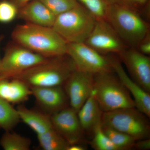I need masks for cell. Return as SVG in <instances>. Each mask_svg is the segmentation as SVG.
<instances>
[{"label": "cell", "instance_id": "ac0fdd59", "mask_svg": "<svg viewBox=\"0 0 150 150\" xmlns=\"http://www.w3.org/2000/svg\"><path fill=\"white\" fill-rule=\"evenodd\" d=\"M20 120L29 126L37 135L53 129L51 115L43 111L29 109L23 105L16 108Z\"/></svg>", "mask_w": 150, "mask_h": 150}, {"label": "cell", "instance_id": "7c38bea8", "mask_svg": "<svg viewBox=\"0 0 150 150\" xmlns=\"http://www.w3.org/2000/svg\"><path fill=\"white\" fill-rule=\"evenodd\" d=\"M93 86L94 75L75 69L63 86L70 107L78 112L93 91Z\"/></svg>", "mask_w": 150, "mask_h": 150}, {"label": "cell", "instance_id": "5b68a950", "mask_svg": "<svg viewBox=\"0 0 150 150\" xmlns=\"http://www.w3.org/2000/svg\"><path fill=\"white\" fill-rule=\"evenodd\" d=\"M96 22L91 14L79 4L57 16L52 28L67 43H84Z\"/></svg>", "mask_w": 150, "mask_h": 150}, {"label": "cell", "instance_id": "8fae6325", "mask_svg": "<svg viewBox=\"0 0 150 150\" xmlns=\"http://www.w3.org/2000/svg\"><path fill=\"white\" fill-rule=\"evenodd\" d=\"M130 77L150 93V58L136 48L129 47L118 55Z\"/></svg>", "mask_w": 150, "mask_h": 150}, {"label": "cell", "instance_id": "484cf974", "mask_svg": "<svg viewBox=\"0 0 150 150\" xmlns=\"http://www.w3.org/2000/svg\"><path fill=\"white\" fill-rule=\"evenodd\" d=\"M18 8L10 0L0 1V23H9L17 17Z\"/></svg>", "mask_w": 150, "mask_h": 150}, {"label": "cell", "instance_id": "9c48e42d", "mask_svg": "<svg viewBox=\"0 0 150 150\" xmlns=\"http://www.w3.org/2000/svg\"><path fill=\"white\" fill-rule=\"evenodd\" d=\"M84 43L103 55L118 56L129 48L106 20L96 21Z\"/></svg>", "mask_w": 150, "mask_h": 150}, {"label": "cell", "instance_id": "4fadbf2b", "mask_svg": "<svg viewBox=\"0 0 150 150\" xmlns=\"http://www.w3.org/2000/svg\"><path fill=\"white\" fill-rule=\"evenodd\" d=\"M108 56L114 73L131 95L135 103V107L150 118V93L145 91L130 77L118 57L115 54H110Z\"/></svg>", "mask_w": 150, "mask_h": 150}, {"label": "cell", "instance_id": "5bb4252c", "mask_svg": "<svg viewBox=\"0 0 150 150\" xmlns=\"http://www.w3.org/2000/svg\"><path fill=\"white\" fill-rule=\"evenodd\" d=\"M31 95L43 112L51 115L69 106V98L63 86L30 88Z\"/></svg>", "mask_w": 150, "mask_h": 150}, {"label": "cell", "instance_id": "e0dca14e", "mask_svg": "<svg viewBox=\"0 0 150 150\" xmlns=\"http://www.w3.org/2000/svg\"><path fill=\"white\" fill-rule=\"evenodd\" d=\"M31 95L29 86L17 78L0 79V97L13 104L25 102Z\"/></svg>", "mask_w": 150, "mask_h": 150}, {"label": "cell", "instance_id": "f1b7e54d", "mask_svg": "<svg viewBox=\"0 0 150 150\" xmlns=\"http://www.w3.org/2000/svg\"><path fill=\"white\" fill-rule=\"evenodd\" d=\"M133 149L139 150H150V138L149 139L137 140L134 144Z\"/></svg>", "mask_w": 150, "mask_h": 150}, {"label": "cell", "instance_id": "4316f807", "mask_svg": "<svg viewBox=\"0 0 150 150\" xmlns=\"http://www.w3.org/2000/svg\"><path fill=\"white\" fill-rule=\"evenodd\" d=\"M109 4H116L133 9L141 13L150 0H106Z\"/></svg>", "mask_w": 150, "mask_h": 150}, {"label": "cell", "instance_id": "2e32d148", "mask_svg": "<svg viewBox=\"0 0 150 150\" xmlns=\"http://www.w3.org/2000/svg\"><path fill=\"white\" fill-rule=\"evenodd\" d=\"M103 112L96 98L93 90L77 112L78 117L85 134L93 135L97 126L101 123Z\"/></svg>", "mask_w": 150, "mask_h": 150}, {"label": "cell", "instance_id": "52a82bcc", "mask_svg": "<svg viewBox=\"0 0 150 150\" xmlns=\"http://www.w3.org/2000/svg\"><path fill=\"white\" fill-rule=\"evenodd\" d=\"M48 59L13 42L9 43L1 60L0 79H13Z\"/></svg>", "mask_w": 150, "mask_h": 150}, {"label": "cell", "instance_id": "ffe728a7", "mask_svg": "<svg viewBox=\"0 0 150 150\" xmlns=\"http://www.w3.org/2000/svg\"><path fill=\"white\" fill-rule=\"evenodd\" d=\"M20 121L17 109L0 97V129L11 131Z\"/></svg>", "mask_w": 150, "mask_h": 150}, {"label": "cell", "instance_id": "9a60e30c", "mask_svg": "<svg viewBox=\"0 0 150 150\" xmlns=\"http://www.w3.org/2000/svg\"><path fill=\"white\" fill-rule=\"evenodd\" d=\"M56 16L40 0H31L18 8L17 18L32 24L52 27Z\"/></svg>", "mask_w": 150, "mask_h": 150}, {"label": "cell", "instance_id": "cb8c5ba5", "mask_svg": "<svg viewBox=\"0 0 150 150\" xmlns=\"http://www.w3.org/2000/svg\"><path fill=\"white\" fill-rule=\"evenodd\" d=\"M100 123L95 129L91 145L96 150H119L105 135Z\"/></svg>", "mask_w": 150, "mask_h": 150}, {"label": "cell", "instance_id": "d4e9b609", "mask_svg": "<svg viewBox=\"0 0 150 150\" xmlns=\"http://www.w3.org/2000/svg\"><path fill=\"white\" fill-rule=\"evenodd\" d=\"M57 16L75 7L79 3L76 0H40Z\"/></svg>", "mask_w": 150, "mask_h": 150}, {"label": "cell", "instance_id": "83f0119b", "mask_svg": "<svg viewBox=\"0 0 150 150\" xmlns=\"http://www.w3.org/2000/svg\"><path fill=\"white\" fill-rule=\"evenodd\" d=\"M136 49L142 54L149 56L150 55V32L141 40Z\"/></svg>", "mask_w": 150, "mask_h": 150}, {"label": "cell", "instance_id": "8992f818", "mask_svg": "<svg viewBox=\"0 0 150 150\" xmlns=\"http://www.w3.org/2000/svg\"><path fill=\"white\" fill-rule=\"evenodd\" d=\"M149 118L135 107L103 112L101 123L138 140L150 138Z\"/></svg>", "mask_w": 150, "mask_h": 150}, {"label": "cell", "instance_id": "d6986e66", "mask_svg": "<svg viewBox=\"0 0 150 150\" xmlns=\"http://www.w3.org/2000/svg\"><path fill=\"white\" fill-rule=\"evenodd\" d=\"M37 136L40 147L44 150H67L70 145L54 128Z\"/></svg>", "mask_w": 150, "mask_h": 150}, {"label": "cell", "instance_id": "7a4b0ae2", "mask_svg": "<svg viewBox=\"0 0 150 150\" xmlns=\"http://www.w3.org/2000/svg\"><path fill=\"white\" fill-rule=\"evenodd\" d=\"M106 21L127 46L136 48L141 40L150 32L149 22L133 9L110 4Z\"/></svg>", "mask_w": 150, "mask_h": 150}, {"label": "cell", "instance_id": "3957f363", "mask_svg": "<svg viewBox=\"0 0 150 150\" xmlns=\"http://www.w3.org/2000/svg\"><path fill=\"white\" fill-rule=\"evenodd\" d=\"M75 69L67 55L49 58L13 78L25 83L30 88L63 86Z\"/></svg>", "mask_w": 150, "mask_h": 150}, {"label": "cell", "instance_id": "44dd1931", "mask_svg": "<svg viewBox=\"0 0 150 150\" xmlns=\"http://www.w3.org/2000/svg\"><path fill=\"white\" fill-rule=\"evenodd\" d=\"M0 145L5 150H28L31 141L11 131H5L0 140Z\"/></svg>", "mask_w": 150, "mask_h": 150}, {"label": "cell", "instance_id": "30bf717a", "mask_svg": "<svg viewBox=\"0 0 150 150\" xmlns=\"http://www.w3.org/2000/svg\"><path fill=\"white\" fill-rule=\"evenodd\" d=\"M51 118L54 129L70 145L85 141L77 112L70 106L52 114Z\"/></svg>", "mask_w": 150, "mask_h": 150}, {"label": "cell", "instance_id": "f546056e", "mask_svg": "<svg viewBox=\"0 0 150 150\" xmlns=\"http://www.w3.org/2000/svg\"><path fill=\"white\" fill-rule=\"evenodd\" d=\"M86 149L82 144H74L69 145L67 150H85Z\"/></svg>", "mask_w": 150, "mask_h": 150}, {"label": "cell", "instance_id": "277c9868", "mask_svg": "<svg viewBox=\"0 0 150 150\" xmlns=\"http://www.w3.org/2000/svg\"><path fill=\"white\" fill-rule=\"evenodd\" d=\"M93 90L103 112L135 107L130 93L114 72L94 75Z\"/></svg>", "mask_w": 150, "mask_h": 150}, {"label": "cell", "instance_id": "6da1fadb", "mask_svg": "<svg viewBox=\"0 0 150 150\" xmlns=\"http://www.w3.org/2000/svg\"><path fill=\"white\" fill-rule=\"evenodd\" d=\"M13 42L47 58L67 55V43L52 27L26 23L11 34Z\"/></svg>", "mask_w": 150, "mask_h": 150}, {"label": "cell", "instance_id": "ba28073f", "mask_svg": "<svg viewBox=\"0 0 150 150\" xmlns=\"http://www.w3.org/2000/svg\"><path fill=\"white\" fill-rule=\"evenodd\" d=\"M67 55L76 69L93 75L114 72L108 56L100 54L84 43H67Z\"/></svg>", "mask_w": 150, "mask_h": 150}, {"label": "cell", "instance_id": "7402d4cb", "mask_svg": "<svg viewBox=\"0 0 150 150\" xmlns=\"http://www.w3.org/2000/svg\"><path fill=\"white\" fill-rule=\"evenodd\" d=\"M101 127L105 135L118 150H130L134 148V144L137 140L133 137L103 124H101Z\"/></svg>", "mask_w": 150, "mask_h": 150}, {"label": "cell", "instance_id": "1f68e13d", "mask_svg": "<svg viewBox=\"0 0 150 150\" xmlns=\"http://www.w3.org/2000/svg\"><path fill=\"white\" fill-rule=\"evenodd\" d=\"M4 38V35H0V45H1V43ZM1 59L0 58V66H1Z\"/></svg>", "mask_w": 150, "mask_h": 150}, {"label": "cell", "instance_id": "603a6c76", "mask_svg": "<svg viewBox=\"0 0 150 150\" xmlns=\"http://www.w3.org/2000/svg\"><path fill=\"white\" fill-rule=\"evenodd\" d=\"M83 6L96 21L106 20L110 5L106 0H76Z\"/></svg>", "mask_w": 150, "mask_h": 150}, {"label": "cell", "instance_id": "4dcf8cb0", "mask_svg": "<svg viewBox=\"0 0 150 150\" xmlns=\"http://www.w3.org/2000/svg\"><path fill=\"white\" fill-rule=\"evenodd\" d=\"M10 1L15 4L19 8L31 0H10Z\"/></svg>", "mask_w": 150, "mask_h": 150}]
</instances>
